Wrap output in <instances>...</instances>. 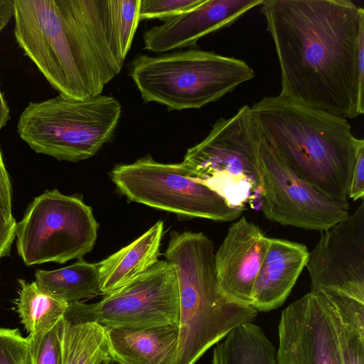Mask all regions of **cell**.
Segmentation results:
<instances>
[{
	"mask_svg": "<svg viewBox=\"0 0 364 364\" xmlns=\"http://www.w3.org/2000/svg\"><path fill=\"white\" fill-rule=\"evenodd\" d=\"M259 6L279 60V95L346 119L363 114L364 9L350 0H264Z\"/></svg>",
	"mask_w": 364,
	"mask_h": 364,
	"instance_id": "obj_1",
	"label": "cell"
},
{
	"mask_svg": "<svg viewBox=\"0 0 364 364\" xmlns=\"http://www.w3.org/2000/svg\"><path fill=\"white\" fill-rule=\"evenodd\" d=\"M19 47L59 95H101L124 62L112 39L107 0H14Z\"/></svg>",
	"mask_w": 364,
	"mask_h": 364,
	"instance_id": "obj_2",
	"label": "cell"
},
{
	"mask_svg": "<svg viewBox=\"0 0 364 364\" xmlns=\"http://www.w3.org/2000/svg\"><path fill=\"white\" fill-rule=\"evenodd\" d=\"M250 107L262 137L291 169L329 198L348 203L356 156L364 146L348 119L279 95Z\"/></svg>",
	"mask_w": 364,
	"mask_h": 364,
	"instance_id": "obj_3",
	"label": "cell"
},
{
	"mask_svg": "<svg viewBox=\"0 0 364 364\" xmlns=\"http://www.w3.org/2000/svg\"><path fill=\"white\" fill-rule=\"evenodd\" d=\"M165 252L178 289V343L173 364H196L232 329L258 311L229 301L218 288L214 245L203 232L172 231Z\"/></svg>",
	"mask_w": 364,
	"mask_h": 364,
	"instance_id": "obj_4",
	"label": "cell"
},
{
	"mask_svg": "<svg viewBox=\"0 0 364 364\" xmlns=\"http://www.w3.org/2000/svg\"><path fill=\"white\" fill-rule=\"evenodd\" d=\"M129 75L144 102L182 110L218 101L255 73L242 60L189 49L140 55L132 62Z\"/></svg>",
	"mask_w": 364,
	"mask_h": 364,
	"instance_id": "obj_5",
	"label": "cell"
},
{
	"mask_svg": "<svg viewBox=\"0 0 364 364\" xmlns=\"http://www.w3.org/2000/svg\"><path fill=\"white\" fill-rule=\"evenodd\" d=\"M122 114L114 97L77 100L60 95L30 102L17 132L35 152L76 162L94 156L112 136Z\"/></svg>",
	"mask_w": 364,
	"mask_h": 364,
	"instance_id": "obj_6",
	"label": "cell"
},
{
	"mask_svg": "<svg viewBox=\"0 0 364 364\" xmlns=\"http://www.w3.org/2000/svg\"><path fill=\"white\" fill-rule=\"evenodd\" d=\"M262 134L251 107L220 118L207 136L188 149L182 164L233 208L245 210L261 198L259 149Z\"/></svg>",
	"mask_w": 364,
	"mask_h": 364,
	"instance_id": "obj_7",
	"label": "cell"
},
{
	"mask_svg": "<svg viewBox=\"0 0 364 364\" xmlns=\"http://www.w3.org/2000/svg\"><path fill=\"white\" fill-rule=\"evenodd\" d=\"M97 229L91 207L81 198L47 190L17 223L18 254L27 266L80 259L93 248Z\"/></svg>",
	"mask_w": 364,
	"mask_h": 364,
	"instance_id": "obj_8",
	"label": "cell"
},
{
	"mask_svg": "<svg viewBox=\"0 0 364 364\" xmlns=\"http://www.w3.org/2000/svg\"><path fill=\"white\" fill-rule=\"evenodd\" d=\"M117 190L130 201L178 215L228 222L243 209L233 208L215 191L190 176L180 164H162L151 156L120 164L111 171Z\"/></svg>",
	"mask_w": 364,
	"mask_h": 364,
	"instance_id": "obj_9",
	"label": "cell"
},
{
	"mask_svg": "<svg viewBox=\"0 0 364 364\" xmlns=\"http://www.w3.org/2000/svg\"><path fill=\"white\" fill-rule=\"evenodd\" d=\"M65 312L77 321L96 322L108 328L178 326L175 269L166 260H158L144 274L104 295L100 301L70 303Z\"/></svg>",
	"mask_w": 364,
	"mask_h": 364,
	"instance_id": "obj_10",
	"label": "cell"
},
{
	"mask_svg": "<svg viewBox=\"0 0 364 364\" xmlns=\"http://www.w3.org/2000/svg\"><path fill=\"white\" fill-rule=\"evenodd\" d=\"M259 156L262 186L260 210L266 219L323 232L350 215L348 203L329 198L301 178L262 136Z\"/></svg>",
	"mask_w": 364,
	"mask_h": 364,
	"instance_id": "obj_11",
	"label": "cell"
},
{
	"mask_svg": "<svg viewBox=\"0 0 364 364\" xmlns=\"http://www.w3.org/2000/svg\"><path fill=\"white\" fill-rule=\"evenodd\" d=\"M311 291L329 301L364 304V203L354 213L323 231L306 264Z\"/></svg>",
	"mask_w": 364,
	"mask_h": 364,
	"instance_id": "obj_12",
	"label": "cell"
},
{
	"mask_svg": "<svg viewBox=\"0 0 364 364\" xmlns=\"http://www.w3.org/2000/svg\"><path fill=\"white\" fill-rule=\"evenodd\" d=\"M277 364H342L329 302L309 292L282 312Z\"/></svg>",
	"mask_w": 364,
	"mask_h": 364,
	"instance_id": "obj_13",
	"label": "cell"
},
{
	"mask_svg": "<svg viewBox=\"0 0 364 364\" xmlns=\"http://www.w3.org/2000/svg\"><path fill=\"white\" fill-rule=\"evenodd\" d=\"M269 238L259 227L241 216L229 228L215 252L218 288L229 301L252 306V291Z\"/></svg>",
	"mask_w": 364,
	"mask_h": 364,
	"instance_id": "obj_14",
	"label": "cell"
},
{
	"mask_svg": "<svg viewBox=\"0 0 364 364\" xmlns=\"http://www.w3.org/2000/svg\"><path fill=\"white\" fill-rule=\"evenodd\" d=\"M264 0H203L198 6L144 32V49L164 53L194 46L202 37L232 26Z\"/></svg>",
	"mask_w": 364,
	"mask_h": 364,
	"instance_id": "obj_15",
	"label": "cell"
},
{
	"mask_svg": "<svg viewBox=\"0 0 364 364\" xmlns=\"http://www.w3.org/2000/svg\"><path fill=\"white\" fill-rule=\"evenodd\" d=\"M309 251L299 242L269 238L252 291V307L267 312L282 306L306 267Z\"/></svg>",
	"mask_w": 364,
	"mask_h": 364,
	"instance_id": "obj_16",
	"label": "cell"
},
{
	"mask_svg": "<svg viewBox=\"0 0 364 364\" xmlns=\"http://www.w3.org/2000/svg\"><path fill=\"white\" fill-rule=\"evenodd\" d=\"M112 358L122 364H173L178 326L144 329L105 328Z\"/></svg>",
	"mask_w": 364,
	"mask_h": 364,
	"instance_id": "obj_17",
	"label": "cell"
},
{
	"mask_svg": "<svg viewBox=\"0 0 364 364\" xmlns=\"http://www.w3.org/2000/svg\"><path fill=\"white\" fill-rule=\"evenodd\" d=\"M164 223L156 222L131 244L99 262L101 295H105L139 277L157 261Z\"/></svg>",
	"mask_w": 364,
	"mask_h": 364,
	"instance_id": "obj_18",
	"label": "cell"
},
{
	"mask_svg": "<svg viewBox=\"0 0 364 364\" xmlns=\"http://www.w3.org/2000/svg\"><path fill=\"white\" fill-rule=\"evenodd\" d=\"M35 277L41 291L68 304L101 295L99 262L90 263L80 258L58 269H38Z\"/></svg>",
	"mask_w": 364,
	"mask_h": 364,
	"instance_id": "obj_19",
	"label": "cell"
},
{
	"mask_svg": "<svg viewBox=\"0 0 364 364\" xmlns=\"http://www.w3.org/2000/svg\"><path fill=\"white\" fill-rule=\"evenodd\" d=\"M61 364H107L112 358L106 329L96 322L63 318Z\"/></svg>",
	"mask_w": 364,
	"mask_h": 364,
	"instance_id": "obj_20",
	"label": "cell"
},
{
	"mask_svg": "<svg viewBox=\"0 0 364 364\" xmlns=\"http://www.w3.org/2000/svg\"><path fill=\"white\" fill-rule=\"evenodd\" d=\"M212 364H277L276 349L253 322L232 329L213 350Z\"/></svg>",
	"mask_w": 364,
	"mask_h": 364,
	"instance_id": "obj_21",
	"label": "cell"
},
{
	"mask_svg": "<svg viewBox=\"0 0 364 364\" xmlns=\"http://www.w3.org/2000/svg\"><path fill=\"white\" fill-rule=\"evenodd\" d=\"M18 282L15 304L21 322L29 338L41 336L63 317L68 304L41 291L36 282Z\"/></svg>",
	"mask_w": 364,
	"mask_h": 364,
	"instance_id": "obj_22",
	"label": "cell"
},
{
	"mask_svg": "<svg viewBox=\"0 0 364 364\" xmlns=\"http://www.w3.org/2000/svg\"><path fill=\"white\" fill-rule=\"evenodd\" d=\"M141 0H107L112 43L124 61L138 27Z\"/></svg>",
	"mask_w": 364,
	"mask_h": 364,
	"instance_id": "obj_23",
	"label": "cell"
},
{
	"mask_svg": "<svg viewBox=\"0 0 364 364\" xmlns=\"http://www.w3.org/2000/svg\"><path fill=\"white\" fill-rule=\"evenodd\" d=\"M63 318L45 333L33 338L28 336L32 364H61Z\"/></svg>",
	"mask_w": 364,
	"mask_h": 364,
	"instance_id": "obj_24",
	"label": "cell"
},
{
	"mask_svg": "<svg viewBox=\"0 0 364 364\" xmlns=\"http://www.w3.org/2000/svg\"><path fill=\"white\" fill-rule=\"evenodd\" d=\"M0 364H32L30 340L18 328L0 327Z\"/></svg>",
	"mask_w": 364,
	"mask_h": 364,
	"instance_id": "obj_25",
	"label": "cell"
},
{
	"mask_svg": "<svg viewBox=\"0 0 364 364\" xmlns=\"http://www.w3.org/2000/svg\"><path fill=\"white\" fill-rule=\"evenodd\" d=\"M331 308L342 364H364V335L343 324L331 305Z\"/></svg>",
	"mask_w": 364,
	"mask_h": 364,
	"instance_id": "obj_26",
	"label": "cell"
},
{
	"mask_svg": "<svg viewBox=\"0 0 364 364\" xmlns=\"http://www.w3.org/2000/svg\"><path fill=\"white\" fill-rule=\"evenodd\" d=\"M203 0H141L139 20L159 19L164 21L201 4Z\"/></svg>",
	"mask_w": 364,
	"mask_h": 364,
	"instance_id": "obj_27",
	"label": "cell"
},
{
	"mask_svg": "<svg viewBox=\"0 0 364 364\" xmlns=\"http://www.w3.org/2000/svg\"><path fill=\"white\" fill-rule=\"evenodd\" d=\"M17 223L13 215L0 206V258L7 256L16 237Z\"/></svg>",
	"mask_w": 364,
	"mask_h": 364,
	"instance_id": "obj_28",
	"label": "cell"
},
{
	"mask_svg": "<svg viewBox=\"0 0 364 364\" xmlns=\"http://www.w3.org/2000/svg\"><path fill=\"white\" fill-rule=\"evenodd\" d=\"M364 196V146H362L355 161L349 192L348 198L353 200L363 199Z\"/></svg>",
	"mask_w": 364,
	"mask_h": 364,
	"instance_id": "obj_29",
	"label": "cell"
},
{
	"mask_svg": "<svg viewBox=\"0 0 364 364\" xmlns=\"http://www.w3.org/2000/svg\"><path fill=\"white\" fill-rule=\"evenodd\" d=\"M0 206L9 213L11 210V184L4 164L0 146Z\"/></svg>",
	"mask_w": 364,
	"mask_h": 364,
	"instance_id": "obj_30",
	"label": "cell"
},
{
	"mask_svg": "<svg viewBox=\"0 0 364 364\" xmlns=\"http://www.w3.org/2000/svg\"><path fill=\"white\" fill-rule=\"evenodd\" d=\"M14 0H0V32L14 16Z\"/></svg>",
	"mask_w": 364,
	"mask_h": 364,
	"instance_id": "obj_31",
	"label": "cell"
},
{
	"mask_svg": "<svg viewBox=\"0 0 364 364\" xmlns=\"http://www.w3.org/2000/svg\"><path fill=\"white\" fill-rule=\"evenodd\" d=\"M10 119V111L0 88V131Z\"/></svg>",
	"mask_w": 364,
	"mask_h": 364,
	"instance_id": "obj_32",
	"label": "cell"
},
{
	"mask_svg": "<svg viewBox=\"0 0 364 364\" xmlns=\"http://www.w3.org/2000/svg\"><path fill=\"white\" fill-rule=\"evenodd\" d=\"M107 364H122L121 363L118 362L117 360L113 359V358H110L108 361V363Z\"/></svg>",
	"mask_w": 364,
	"mask_h": 364,
	"instance_id": "obj_33",
	"label": "cell"
}]
</instances>
